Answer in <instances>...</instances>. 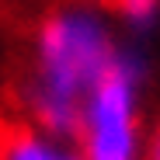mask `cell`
I'll list each match as a JSON object with an SVG mask.
<instances>
[{"label": "cell", "mask_w": 160, "mask_h": 160, "mask_svg": "<svg viewBox=\"0 0 160 160\" xmlns=\"http://www.w3.org/2000/svg\"><path fill=\"white\" fill-rule=\"evenodd\" d=\"M0 160H84V157L73 143L45 136L42 129H18L4 139Z\"/></svg>", "instance_id": "cell-3"}, {"label": "cell", "mask_w": 160, "mask_h": 160, "mask_svg": "<svg viewBox=\"0 0 160 160\" xmlns=\"http://www.w3.org/2000/svg\"><path fill=\"white\" fill-rule=\"evenodd\" d=\"M139 87H143L139 56L118 52L115 70L94 87L80 115L77 150L84 160H143Z\"/></svg>", "instance_id": "cell-2"}, {"label": "cell", "mask_w": 160, "mask_h": 160, "mask_svg": "<svg viewBox=\"0 0 160 160\" xmlns=\"http://www.w3.org/2000/svg\"><path fill=\"white\" fill-rule=\"evenodd\" d=\"M112 24L94 7H63L38 32L32 112L45 136L73 139L84 104L118 63Z\"/></svg>", "instance_id": "cell-1"}, {"label": "cell", "mask_w": 160, "mask_h": 160, "mask_svg": "<svg viewBox=\"0 0 160 160\" xmlns=\"http://www.w3.org/2000/svg\"><path fill=\"white\" fill-rule=\"evenodd\" d=\"M143 160H160V129L150 136V143L143 146Z\"/></svg>", "instance_id": "cell-5"}, {"label": "cell", "mask_w": 160, "mask_h": 160, "mask_svg": "<svg viewBox=\"0 0 160 160\" xmlns=\"http://www.w3.org/2000/svg\"><path fill=\"white\" fill-rule=\"evenodd\" d=\"M115 14L122 18L125 28L146 32L160 18V0H115Z\"/></svg>", "instance_id": "cell-4"}]
</instances>
